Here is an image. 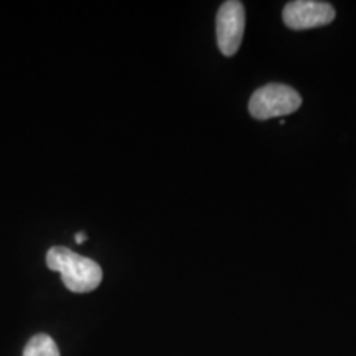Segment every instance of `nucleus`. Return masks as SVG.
Here are the masks:
<instances>
[{"label": "nucleus", "mask_w": 356, "mask_h": 356, "mask_svg": "<svg viewBox=\"0 0 356 356\" xmlns=\"http://www.w3.org/2000/svg\"><path fill=\"white\" fill-rule=\"evenodd\" d=\"M47 266L61 275L71 292H92L102 282V269L96 261L79 256L65 246H53L47 252Z\"/></svg>", "instance_id": "obj_1"}, {"label": "nucleus", "mask_w": 356, "mask_h": 356, "mask_svg": "<svg viewBox=\"0 0 356 356\" xmlns=\"http://www.w3.org/2000/svg\"><path fill=\"white\" fill-rule=\"evenodd\" d=\"M302 106V96L287 84L270 83L252 92L249 99V113L257 121L284 118L296 113Z\"/></svg>", "instance_id": "obj_2"}, {"label": "nucleus", "mask_w": 356, "mask_h": 356, "mask_svg": "<svg viewBox=\"0 0 356 356\" xmlns=\"http://www.w3.org/2000/svg\"><path fill=\"white\" fill-rule=\"evenodd\" d=\"M246 12L238 0H228L220 7L216 15V42L225 56H233L241 47Z\"/></svg>", "instance_id": "obj_3"}, {"label": "nucleus", "mask_w": 356, "mask_h": 356, "mask_svg": "<svg viewBox=\"0 0 356 356\" xmlns=\"http://www.w3.org/2000/svg\"><path fill=\"white\" fill-rule=\"evenodd\" d=\"M282 19L291 30H310L332 24L335 8L318 0H293L282 10Z\"/></svg>", "instance_id": "obj_4"}, {"label": "nucleus", "mask_w": 356, "mask_h": 356, "mask_svg": "<svg viewBox=\"0 0 356 356\" xmlns=\"http://www.w3.org/2000/svg\"><path fill=\"white\" fill-rule=\"evenodd\" d=\"M24 356H60V350L50 335L38 333L30 338L24 350Z\"/></svg>", "instance_id": "obj_5"}, {"label": "nucleus", "mask_w": 356, "mask_h": 356, "mask_svg": "<svg viewBox=\"0 0 356 356\" xmlns=\"http://www.w3.org/2000/svg\"><path fill=\"white\" fill-rule=\"evenodd\" d=\"M86 238H88V236L84 233H78L76 236H74V239H76L78 244H83L84 241H86Z\"/></svg>", "instance_id": "obj_6"}]
</instances>
